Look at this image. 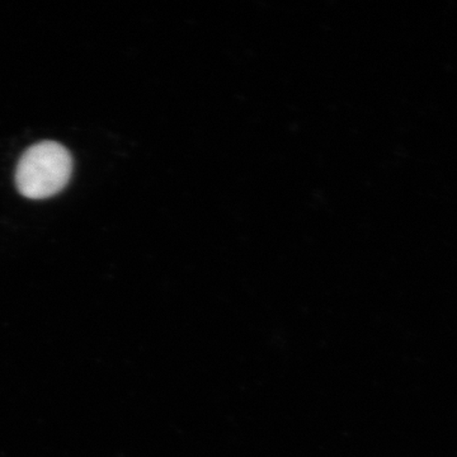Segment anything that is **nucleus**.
I'll return each mask as SVG.
<instances>
[{
    "instance_id": "1",
    "label": "nucleus",
    "mask_w": 457,
    "mask_h": 457,
    "mask_svg": "<svg viewBox=\"0 0 457 457\" xmlns=\"http://www.w3.org/2000/svg\"><path fill=\"white\" fill-rule=\"evenodd\" d=\"M73 171L71 153L55 141H42L26 150L16 170L18 191L31 200L55 196Z\"/></svg>"
}]
</instances>
